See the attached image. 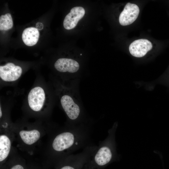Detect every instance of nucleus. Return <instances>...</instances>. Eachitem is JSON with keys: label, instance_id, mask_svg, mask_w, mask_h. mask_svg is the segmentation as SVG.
Instances as JSON below:
<instances>
[{"label": "nucleus", "instance_id": "9d476101", "mask_svg": "<svg viewBox=\"0 0 169 169\" xmlns=\"http://www.w3.org/2000/svg\"><path fill=\"white\" fill-rule=\"evenodd\" d=\"M19 135L25 144L31 145L36 142L40 136V132L36 130L30 131H21L19 132Z\"/></svg>", "mask_w": 169, "mask_h": 169}, {"label": "nucleus", "instance_id": "4468645a", "mask_svg": "<svg viewBox=\"0 0 169 169\" xmlns=\"http://www.w3.org/2000/svg\"><path fill=\"white\" fill-rule=\"evenodd\" d=\"M59 169H75L73 167L70 166H64Z\"/></svg>", "mask_w": 169, "mask_h": 169}, {"label": "nucleus", "instance_id": "ddd939ff", "mask_svg": "<svg viewBox=\"0 0 169 169\" xmlns=\"http://www.w3.org/2000/svg\"><path fill=\"white\" fill-rule=\"evenodd\" d=\"M9 169H24V168L22 165L17 164L10 167Z\"/></svg>", "mask_w": 169, "mask_h": 169}, {"label": "nucleus", "instance_id": "39448f33", "mask_svg": "<svg viewBox=\"0 0 169 169\" xmlns=\"http://www.w3.org/2000/svg\"><path fill=\"white\" fill-rule=\"evenodd\" d=\"M74 142V136L72 133L64 132L55 137L52 143V147L55 151H61L71 147Z\"/></svg>", "mask_w": 169, "mask_h": 169}, {"label": "nucleus", "instance_id": "1a4fd4ad", "mask_svg": "<svg viewBox=\"0 0 169 169\" xmlns=\"http://www.w3.org/2000/svg\"><path fill=\"white\" fill-rule=\"evenodd\" d=\"M112 154L110 149L106 146L101 147L95 155L94 159L97 165L102 166L108 163L111 160Z\"/></svg>", "mask_w": 169, "mask_h": 169}, {"label": "nucleus", "instance_id": "f8f14e48", "mask_svg": "<svg viewBox=\"0 0 169 169\" xmlns=\"http://www.w3.org/2000/svg\"><path fill=\"white\" fill-rule=\"evenodd\" d=\"M13 26V22L11 15L8 13L2 15L0 17V30H7L11 28Z\"/></svg>", "mask_w": 169, "mask_h": 169}, {"label": "nucleus", "instance_id": "9b49d317", "mask_svg": "<svg viewBox=\"0 0 169 169\" xmlns=\"http://www.w3.org/2000/svg\"><path fill=\"white\" fill-rule=\"evenodd\" d=\"M11 142L9 138L5 135L0 136V161L5 160L8 156L11 148Z\"/></svg>", "mask_w": 169, "mask_h": 169}, {"label": "nucleus", "instance_id": "423d86ee", "mask_svg": "<svg viewBox=\"0 0 169 169\" xmlns=\"http://www.w3.org/2000/svg\"><path fill=\"white\" fill-rule=\"evenodd\" d=\"M152 48L151 42L146 39L136 40L130 45L129 50L130 54L136 57H141L145 55Z\"/></svg>", "mask_w": 169, "mask_h": 169}, {"label": "nucleus", "instance_id": "2eb2a0df", "mask_svg": "<svg viewBox=\"0 0 169 169\" xmlns=\"http://www.w3.org/2000/svg\"><path fill=\"white\" fill-rule=\"evenodd\" d=\"M2 116V109L1 108H0V118H1Z\"/></svg>", "mask_w": 169, "mask_h": 169}, {"label": "nucleus", "instance_id": "7ed1b4c3", "mask_svg": "<svg viewBox=\"0 0 169 169\" xmlns=\"http://www.w3.org/2000/svg\"><path fill=\"white\" fill-rule=\"evenodd\" d=\"M21 67L12 62H8L0 66L1 82L6 84L16 82L21 77L23 74Z\"/></svg>", "mask_w": 169, "mask_h": 169}, {"label": "nucleus", "instance_id": "f03ea898", "mask_svg": "<svg viewBox=\"0 0 169 169\" xmlns=\"http://www.w3.org/2000/svg\"><path fill=\"white\" fill-rule=\"evenodd\" d=\"M56 102L53 89L49 90L44 84L37 83L30 90L25 102L35 112L41 111L47 104Z\"/></svg>", "mask_w": 169, "mask_h": 169}, {"label": "nucleus", "instance_id": "6e6552de", "mask_svg": "<svg viewBox=\"0 0 169 169\" xmlns=\"http://www.w3.org/2000/svg\"><path fill=\"white\" fill-rule=\"evenodd\" d=\"M39 36V33L38 29L33 27H30L25 29L23 32L22 37L25 44L31 46L36 44Z\"/></svg>", "mask_w": 169, "mask_h": 169}, {"label": "nucleus", "instance_id": "20e7f679", "mask_svg": "<svg viewBox=\"0 0 169 169\" xmlns=\"http://www.w3.org/2000/svg\"><path fill=\"white\" fill-rule=\"evenodd\" d=\"M140 12L136 4L128 3L125 5L119 17V22L122 26H127L133 23L137 18Z\"/></svg>", "mask_w": 169, "mask_h": 169}, {"label": "nucleus", "instance_id": "0eeeda50", "mask_svg": "<svg viewBox=\"0 0 169 169\" xmlns=\"http://www.w3.org/2000/svg\"><path fill=\"white\" fill-rule=\"evenodd\" d=\"M85 13L84 9L81 7H75L72 8L64 20V28L67 30L74 28L79 21L83 17Z\"/></svg>", "mask_w": 169, "mask_h": 169}, {"label": "nucleus", "instance_id": "f257e3e1", "mask_svg": "<svg viewBox=\"0 0 169 169\" xmlns=\"http://www.w3.org/2000/svg\"><path fill=\"white\" fill-rule=\"evenodd\" d=\"M80 81L63 83L53 76L52 82L56 102L59 103L70 120L76 122L82 119L84 114L79 91Z\"/></svg>", "mask_w": 169, "mask_h": 169}]
</instances>
